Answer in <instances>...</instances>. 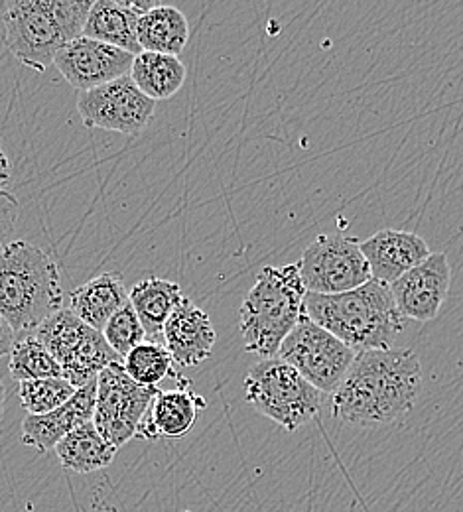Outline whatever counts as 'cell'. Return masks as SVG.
Segmentation results:
<instances>
[{"label":"cell","mask_w":463,"mask_h":512,"mask_svg":"<svg viewBox=\"0 0 463 512\" xmlns=\"http://www.w3.org/2000/svg\"><path fill=\"white\" fill-rule=\"evenodd\" d=\"M180 388L160 390L136 428V438L156 442L158 438L178 440L190 434L198 422L205 400L190 390V381L178 379Z\"/></svg>","instance_id":"cell-14"},{"label":"cell","mask_w":463,"mask_h":512,"mask_svg":"<svg viewBox=\"0 0 463 512\" xmlns=\"http://www.w3.org/2000/svg\"><path fill=\"white\" fill-rule=\"evenodd\" d=\"M184 298L180 284L172 280L150 276L134 284L129 292V302L144 327L146 341L160 343L158 339H162L166 321Z\"/></svg>","instance_id":"cell-20"},{"label":"cell","mask_w":463,"mask_h":512,"mask_svg":"<svg viewBox=\"0 0 463 512\" xmlns=\"http://www.w3.org/2000/svg\"><path fill=\"white\" fill-rule=\"evenodd\" d=\"M162 339L174 363L190 369L211 357L217 333L209 316L192 300L184 298L166 321Z\"/></svg>","instance_id":"cell-16"},{"label":"cell","mask_w":463,"mask_h":512,"mask_svg":"<svg viewBox=\"0 0 463 512\" xmlns=\"http://www.w3.org/2000/svg\"><path fill=\"white\" fill-rule=\"evenodd\" d=\"M420 388L422 365L412 349L363 351L333 392L331 416L345 426H389L414 410Z\"/></svg>","instance_id":"cell-1"},{"label":"cell","mask_w":463,"mask_h":512,"mask_svg":"<svg viewBox=\"0 0 463 512\" xmlns=\"http://www.w3.org/2000/svg\"><path fill=\"white\" fill-rule=\"evenodd\" d=\"M4 402H6V388L0 381V420H2V414H4Z\"/></svg>","instance_id":"cell-31"},{"label":"cell","mask_w":463,"mask_h":512,"mask_svg":"<svg viewBox=\"0 0 463 512\" xmlns=\"http://www.w3.org/2000/svg\"><path fill=\"white\" fill-rule=\"evenodd\" d=\"M298 266L306 290L320 296L345 294L373 280L361 241L341 235H320L304 251Z\"/></svg>","instance_id":"cell-10"},{"label":"cell","mask_w":463,"mask_h":512,"mask_svg":"<svg viewBox=\"0 0 463 512\" xmlns=\"http://www.w3.org/2000/svg\"><path fill=\"white\" fill-rule=\"evenodd\" d=\"M134 85L154 103L172 99L186 83V65L176 56L140 52L131 67Z\"/></svg>","instance_id":"cell-23"},{"label":"cell","mask_w":463,"mask_h":512,"mask_svg":"<svg viewBox=\"0 0 463 512\" xmlns=\"http://www.w3.org/2000/svg\"><path fill=\"white\" fill-rule=\"evenodd\" d=\"M306 314L355 353L393 349L404 329L391 286L377 280L335 296L308 292Z\"/></svg>","instance_id":"cell-3"},{"label":"cell","mask_w":463,"mask_h":512,"mask_svg":"<svg viewBox=\"0 0 463 512\" xmlns=\"http://www.w3.org/2000/svg\"><path fill=\"white\" fill-rule=\"evenodd\" d=\"M34 337L54 355L64 379L75 388L95 381L111 363H123L105 335L83 323L69 308L44 321Z\"/></svg>","instance_id":"cell-7"},{"label":"cell","mask_w":463,"mask_h":512,"mask_svg":"<svg viewBox=\"0 0 463 512\" xmlns=\"http://www.w3.org/2000/svg\"><path fill=\"white\" fill-rule=\"evenodd\" d=\"M123 367L134 383L140 386H158L168 377L180 379L174 369V359L162 343L144 341L123 359Z\"/></svg>","instance_id":"cell-25"},{"label":"cell","mask_w":463,"mask_h":512,"mask_svg":"<svg viewBox=\"0 0 463 512\" xmlns=\"http://www.w3.org/2000/svg\"><path fill=\"white\" fill-rule=\"evenodd\" d=\"M355 355L353 349L304 314L280 345L276 357L296 369L322 394H333L347 377Z\"/></svg>","instance_id":"cell-8"},{"label":"cell","mask_w":463,"mask_h":512,"mask_svg":"<svg viewBox=\"0 0 463 512\" xmlns=\"http://www.w3.org/2000/svg\"><path fill=\"white\" fill-rule=\"evenodd\" d=\"M361 253L371 268L373 280L387 286L432 255L420 235L397 229H383L361 241Z\"/></svg>","instance_id":"cell-17"},{"label":"cell","mask_w":463,"mask_h":512,"mask_svg":"<svg viewBox=\"0 0 463 512\" xmlns=\"http://www.w3.org/2000/svg\"><path fill=\"white\" fill-rule=\"evenodd\" d=\"M64 286L50 253L28 243L10 241L0 251V316L16 335L36 331L62 310Z\"/></svg>","instance_id":"cell-2"},{"label":"cell","mask_w":463,"mask_h":512,"mask_svg":"<svg viewBox=\"0 0 463 512\" xmlns=\"http://www.w3.org/2000/svg\"><path fill=\"white\" fill-rule=\"evenodd\" d=\"M134 58L125 50L79 36L58 52L54 65L73 89L83 93L131 75Z\"/></svg>","instance_id":"cell-12"},{"label":"cell","mask_w":463,"mask_h":512,"mask_svg":"<svg viewBox=\"0 0 463 512\" xmlns=\"http://www.w3.org/2000/svg\"><path fill=\"white\" fill-rule=\"evenodd\" d=\"M452 284V268L446 253H432L424 262L391 284L402 318L432 321L438 318Z\"/></svg>","instance_id":"cell-13"},{"label":"cell","mask_w":463,"mask_h":512,"mask_svg":"<svg viewBox=\"0 0 463 512\" xmlns=\"http://www.w3.org/2000/svg\"><path fill=\"white\" fill-rule=\"evenodd\" d=\"M156 103L148 99L131 75L83 91L77 97V111L83 125L136 136L148 127Z\"/></svg>","instance_id":"cell-11"},{"label":"cell","mask_w":463,"mask_h":512,"mask_svg":"<svg viewBox=\"0 0 463 512\" xmlns=\"http://www.w3.org/2000/svg\"><path fill=\"white\" fill-rule=\"evenodd\" d=\"M158 392V386L134 383L123 363H111L97 377L95 428L111 446L123 448L136 438V428Z\"/></svg>","instance_id":"cell-9"},{"label":"cell","mask_w":463,"mask_h":512,"mask_svg":"<svg viewBox=\"0 0 463 512\" xmlns=\"http://www.w3.org/2000/svg\"><path fill=\"white\" fill-rule=\"evenodd\" d=\"M18 219V199L10 192H0V239L14 231Z\"/></svg>","instance_id":"cell-28"},{"label":"cell","mask_w":463,"mask_h":512,"mask_svg":"<svg viewBox=\"0 0 463 512\" xmlns=\"http://www.w3.org/2000/svg\"><path fill=\"white\" fill-rule=\"evenodd\" d=\"M156 2H133V0H97L93 2L83 36L109 44L138 56V22L152 10Z\"/></svg>","instance_id":"cell-18"},{"label":"cell","mask_w":463,"mask_h":512,"mask_svg":"<svg viewBox=\"0 0 463 512\" xmlns=\"http://www.w3.org/2000/svg\"><path fill=\"white\" fill-rule=\"evenodd\" d=\"M8 369L18 383L64 377L54 355L34 335H26L14 343Z\"/></svg>","instance_id":"cell-24"},{"label":"cell","mask_w":463,"mask_h":512,"mask_svg":"<svg viewBox=\"0 0 463 512\" xmlns=\"http://www.w3.org/2000/svg\"><path fill=\"white\" fill-rule=\"evenodd\" d=\"M103 335H105L109 347L121 359H125L134 347H138L140 343L146 341L144 327L138 320L131 302H127L111 320L107 321V325L103 329Z\"/></svg>","instance_id":"cell-27"},{"label":"cell","mask_w":463,"mask_h":512,"mask_svg":"<svg viewBox=\"0 0 463 512\" xmlns=\"http://www.w3.org/2000/svg\"><path fill=\"white\" fill-rule=\"evenodd\" d=\"M0 251H2V245H0Z\"/></svg>","instance_id":"cell-32"},{"label":"cell","mask_w":463,"mask_h":512,"mask_svg":"<svg viewBox=\"0 0 463 512\" xmlns=\"http://www.w3.org/2000/svg\"><path fill=\"white\" fill-rule=\"evenodd\" d=\"M306 296L298 262L265 266L239 310L245 351L274 359L284 339L306 314Z\"/></svg>","instance_id":"cell-5"},{"label":"cell","mask_w":463,"mask_h":512,"mask_svg":"<svg viewBox=\"0 0 463 512\" xmlns=\"http://www.w3.org/2000/svg\"><path fill=\"white\" fill-rule=\"evenodd\" d=\"M190 40V24L182 10L170 4H156L138 22V44L142 52L176 56Z\"/></svg>","instance_id":"cell-21"},{"label":"cell","mask_w":463,"mask_h":512,"mask_svg":"<svg viewBox=\"0 0 463 512\" xmlns=\"http://www.w3.org/2000/svg\"><path fill=\"white\" fill-rule=\"evenodd\" d=\"M8 184H10V162L0 148V192H6Z\"/></svg>","instance_id":"cell-30"},{"label":"cell","mask_w":463,"mask_h":512,"mask_svg":"<svg viewBox=\"0 0 463 512\" xmlns=\"http://www.w3.org/2000/svg\"><path fill=\"white\" fill-rule=\"evenodd\" d=\"M69 300V310L79 320L103 333L107 321L129 302V292L119 274L103 272L75 288Z\"/></svg>","instance_id":"cell-19"},{"label":"cell","mask_w":463,"mask_h":512,"mask_svg":"<svg viewBox=\"0 0 463 512\" xmlns=\"http://www.w3.org/2000/svg\"><path fill=\"white\" fill-rule=\"evenodd\" d=\"M97 398V379L75 390V394L60 408L42 414L26 416L22 422V444L38 453H48L79 426L93 420Z\"/></svg>","instance_id":"cell-15"},{"label":"cell","mask_w":463,"mask_h":512,"mask_svg":"<svg viewBox=\"0 0 463 512\" xmlns=\"http://www.w3.org/2000/svg\"><path fill=\"white\" fill-rule=\"evenodd\" d=\"M245 400L286 432H296L322 408L324 394L282 359H263L245 377Z\"/></svg>","instance_id":"cell-6"},{"label":"cell","mask_w":463,"mask_h":512,"mask_svg":"<svg viewBox=\"0 0 463 512\" xmlns=\"http://www.w3.org/2000/svg\"><path fill=\"white\" fill-rule=\"evenodd\" d=\"M60 465L67 473L87 475L109 467L115 461L117 448L111 446L95 428L93 420L79 426L56 446Z\"/></svg>","instance_id":"cell-22"},{"label":"cell","mask_w":463,"mask_h":512,"mask_svg":"<svg viewBox=\"0 0 463 512\" xmlns=\"http://www.w3.org/2000/svg\"><path fill=\"white\" fill-rule=\"evenodd\" d=\"M91 0H14L2 8L4 44L26 67L46 71L58 52L83 36Z\"/></svg>","instance_id":"cell-4"},{"label":"cell","mask_w":463,"mask_h":512,"mask_svg":"<svg viewBox=\"0 0 463 512\" xmlns=\"http://www.w3.org/2000/svg\"><path fill=\"white\" fill-rule=\"evenodd\" d=\"M14 343H16V333L12 331V327L6 323V320L0 316V357L10 355Z\"/></svg>","instance_id":"cell-29"},{"label":"cell","mask_w":463,"mask_h":512,"mask_svg":"<svg viewBox=\"0 0 463 512\" xmlns=\"http://www.w3.org/2000/svg\"><path fill=\"white\" fill-rule=\"evenodd\" d=\"M75 390L77 388L67 383L64 377L18 383L20 402L30 416H42L60 408L75 394Z\"/></svg>","instance_id":"cell-26"}]
</instances>
